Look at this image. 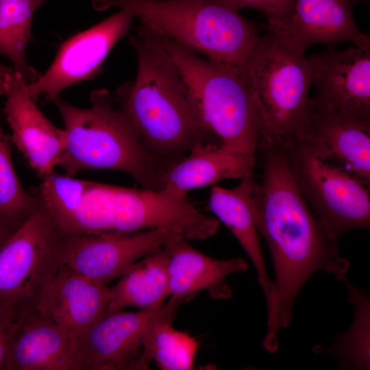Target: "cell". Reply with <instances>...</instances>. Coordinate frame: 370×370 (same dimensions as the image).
I'll list each match as a JSON object with an SVG mask.
<instances>
[{"label": "cell", "mask_w": 370, "mask_h": 370, "mask_svg": "<svg viewBox=\"0 0 370 370\" xmlns=\"http://www.w3.org/2000/svg\"><path fill=\"white\" fill-rule=\"evenodd\" d=\"M258 149L262 178L254 180L251 193L257 229L266 240L274 267V300L264 339L275 343L279 330L290 325L295 299L308 278L324 270L340 280L349 264L301 194L283 144L261 140Z\"/></svg>", "instance_id": "6da1fadb"}, {"label": "cell", "mask_w": 370, "mask_h": 370, "mask_svg": "<svg viewBox=\"0 0 370 370\" xmlns=\"http://www.w3.org/2000/svg\"><path fill=\"white\" fill-rule=\"evenodd\" d=\"M32 192L64 236L160 228L188 240H204L220 225L187 198L164 190L127 188L53 172Z\"/></svg>", "instance_id": "7a4b0ae2"}, {"label": "cell", "mask_w": 370, "mask_h": 370, "mask_svg": "<svg viewBox=\"0 0 370 370\" xmlns=\"http://www.w3.org/2000/svg\"><path fill=\"white\" fill-rule=\"evenodd\" d=\"M129 41L137 58V75L112 94L113 100L131 122L147 151L167 173L196 144L219 142L154 34L140 25Z\"/></svg>", "instance_id": "3957f363"}, {"label": "cell", "mask_w": 370, "mask_h": 370, "mask_svg": "<svg viewBox=\"0 0 370 370\" xmlns=\"http://www.w3.org/2000/svg\"><path fill=\"white\" fill-rule=\"evenodd\" d=\"M82 108L58 96L52 101L62 116L65 150L58 166L73 177L86 170H115L131 175L143 188L159 191L166 173L145 149L131 122L114 103L109 90L90 96Z\"/></svg>", "instance_id": "277c9868"}, {"label": "cell", "mask_w": 370, "mask_h": 370, "mask_svg": "<svg viewBox=\"0 0 370 370\" xmlns=\"http://www.w3.org/2000/svg\"><path fill=\"white\" fill-rule=\"evenodd\" d=\"M94 9L119 7L140 25L186 49L241 69L259 36L255 25L224 0H93Z\"/></svg>", "instance_id": "5b68a950"}, {"label": "cell", "mask_w": 370, "mask_h": 370, "mask_svg": "<svg viewBox=\"0 0 370 370\" xmlns=\"http://www.w3.org/2000/svg\"><path fill=\"white\" fill-rule=\"evenodd\" d=\"M153 34L171 58L205 123L219 143L256 155L262 134L260 114L241 69L201 58L168 38Z\"/></svg>", "instance_id": "8992f818"}, {"label": "cell", "mask_w": 370, "mask_h": 370, "mask_svg": "<svg viewBox=\"0 0 370 370\" xmlns=\"http://www.w3.org/2000/svg\"><path fill=\"white\" fill-rule=\"evenodd\" d=\"M241 71L258 105L260 140L282 142L300 134L312 85L308 58L267 33L258 37Z\"/></svg>", "instance_id": "52a82bcc"}, {"label": "cell", "mask_w": 370, "mask_h": 370, "mask_svg": "<svg viewBox=\"0 0 370 370\" xmlns=\"http://www.w3.org/2000/svg\"><path fill=\"white\" fill-rule=\"evenodd\" d=\"M280 143L301 194L332 240L337 242L348 231L369 227V186L327 160L301 134Z\"/></svg>", "instance_id": "ba28073f"}, {"label": "cell", "mask_w": 370, "mask_h": 370, "mask_svg": "<svg viewBox=\"0 0 370 370\" xmlns=\"http://www.w3.org/2000/svg\"><path fill=\"white\" fill-rule=\"evenodd\" d=\"M63 238L38 200L34 211L0 247V300L34 302L62 266Z\"/></svg>", "instance_id": "9c48e42d"}, {"label": "cell", "mask_w": 370, "mask_h": 370, "mask_svg": "<svg viewBox=\"0 0 370 370\" xmlns=\"http://www.w3.org/2000/svg\"><path fill=\"white\" fill-rule=\"evenodd\" d=\"M308 58L316 88L308 105L370 125V47L330 46Z\"/></svg>", "instance_id": "30bf717a"}, {"label": "cell", "mask_w": 370, "mask_h": 370, "mask_svg": "<svg viewBox=\"0 0 370 370\" xmlns=\"http://www.w3.org/2000/svg\"><path fill=\"white\" fill-rule=\"evenodd\" d=\"M134 18L130 12L121 9L66 40L49 69L27 84L29 97L36 102L43 95L45 101H52L66 88L93 77L115 44L127 34Z\"/></svg>", "instance_id": "8fae6325"}, {"label": "cell", "mask_w": 370, "mask_h": 370, "mask_svg": "<svg viewBox=\"0 0 370 370\" xmlns=\"http://www.w3.org/2000/svg\"><path fill=\"white\" fill-rule=\"evenodd\" d=\"M171 234L153 228L122 234L64 235L62 265L108 285L134 262L163 247Z\"/></svg>", "instance_id": "7c38bea8"}, {"label": "cell", "mask_w": 370, "mask_h": 370, "mask_svg": "<svg viewBox=\"0 0 370 370\" xmlns=\"http://www.w3.org/2000/svg\"><path fill=\"white\" fill-rule=\"evenodd\" d=\"M166 306L106 312L77 339V370H138L145 336Z\"/></svg>", "instance_id": "4fadbf2b"}, {"label": "cell", "mask_w": 370, "mask_h": 370, "mask_svg": "<svg viewBox=\"0 0 370 370\" xmlns=\"http://www.w3.org/2000/svg\"><path fill=\"white\" fill-rule=\"evenodd\" d=\"M6 370H77V340L34 302L18 303L8 338Z\"/></svg>", "instance_id": "5bb4252c"}, {"label": "cell", "mask_w": 370, "mask_h": 370, "mask_svg": "<svg viewBox=\"0 0 370 370\" xmlns=\"http://www.w3.org/2000/svg\"><path fill=\"white\" fill-rule=\"evenodd\" d=\"M27 83L14 71L8 79L4 112L11 141L30 169L41 179L54 172L66 147L64 130L56 127L26 90Z\"/></svg>", "instance_id": "9a60e30c"}, {"label": "cell", "mask_w": 370, "mask_h": 370, "mask_svg": "<svg viewBox=\"0 0 370 370\" xmlns=\"http://www.w3.org/2000/svg\"><path fill=\"white\" fill-rule=\"evenodd\" d=\"M110 288L62 265L44 285L34 303L75 339L108 310Z\"/></svg>", "instance_id": "2e32d148"}, {"label": "cell", "mask_w": 370, "mask_h": 370, "mask_svg": "<svg viewBox=\"0 0 370 370\" xmlns=\"http://www.w3.org/2000/svg\"><path fill=\"white\" fill-rule=\"evenodd\" d=\"M356 0H295L286 25L271 36L299 53L316 43L349 42L370 47L369 36L357 27L352 12Z\"/></svg>", "instance_id": "e0dca14e"}, {"label": "cell", "mask_w": 370, "mask_h": 370, "mask_svg": "<svg viewBox=\"0 0 370 370\" xmlns=\"http://www.w3.org/2000/svg\"><path fill=\"white\" fill-rule=\"evenodd\" d=\"M188 241L181 234L171 233L164 246L169 256V297L182 304L206 291L214 298H229L231 291L227 277L245 272L247 262L240 258L210 257L194 248Z\"/></svg>", "instance_id": "ac0fdd59"}, {"label": "cell", "mask_w": 370, "mask_h": 370, "mask_svg": "<svg viewBox=\"0 0 370 370\" xmlns=\"http://www.w3.org/2000/svg\"><path fill=\"white\" fill-rule=\"evenodd\" d=\"M308 106L300 133L327 160L370 184V125Z\"/></svg>", "instance_id": "d6986e66"}, {"label": "cell", "mask_w": 370, "mask_h": 370, "mask_svg": "<svg viewBox=\"0 0 370 370\" xmlns=\"http://www.w3.org/2000/svg\"><path fill=\"white\" fill-rule=\"evenodd\" d=\"M256 156L214 142L196 144L164 177L162 190L179 198L221 180L253 176Z\"/></svg>", "instance_id": "ffe728a7"}, {"label": "cell", "mask_w": 370, "mask_h": 370, "mask_svg": "<svg viewBox=\"0 0 370 370\" xmlns=\"http://www.w3.org/2000/svg\"><path fill=\"white\" fill-rule=\"evenodd\" d=\"M241 180L239 184L232 189L213 186L208 206L219 221H221L237 239L252 262L264 291L267 314H269L273 304L274 287L266 269L254 219L251 193L254 179L251 176Z\"/></svg>", "instance_id": "44dd1931"}, {"label": "cell", "mask_w": 370, "mask_h": 370, "mask_svg": "<svg viewBox=\"0 0 370 370\" xmlns=\"http://www.w3.org/2000/svg\"><path fill=\"white\" fill-rule=\"evenodd\" d=\"M169 253L164 247L144 256L131 265L110 286V299L107 312L133 307L153 310L164 304L170 295Z\"/></svg>", "instance_id": "7402d4cb"}, {"label": "cell", "mask_w": 370, "mask_h": 370, "mask_svg": "<svg viewBox=\"0 0 370 370\" xmlns=\"http://www.w3.org/2000/svg\"><path fill=\"white\" fill-rule=\"evenodd\" d=\"M164 312L151 325L145 336L138 370L147 369L153 361L164 370H188L194 367L197 341L172 326L178 306L169 297Z\"/></svg>", "instance_id": "603a6c76"}, {"label": "cell", "mask_w": 370, "mask_h": 370, "mask_svg": "<svg viewBox=\"0 0 370 370\" xmlns=\"http://www.w3.org/2000/svg\"><path fill=\"white\" fill-rule=\"evenodd\" d=\"M349 291V301L354 306L350 328L338 334L329 347L317 345L316 353L333 355L344 369H369L370 301L367 292L352 284L346 276L341 280Z\"/></svg>", "instance_id": "cb8c5ba5"}, {"label": "cell", "mask_w": 370, "mask_h": 370, "mask_svg": "<svg viewBox=\"0 0 370 370\" xmlns=\"http://www.w3.org/2000/svg\"><path fill=\"white\" fill-rule=\"evenodd\" d=\"M48 0H0V54L8 58L14 71L27 84L40 74L27 62L25 49L32 38L34 12Z\"/></svg>", "instance_id": "d4e9b609"}, {"label": "cell", "mask_w": 370, "mask_h": 370, "mask_svg": "<svg viewBox=\"0 0 370 370\" xmlns=\"http://www.w3.org/2000/svg\"><path fill=\"white\" fill-rule=\"evenodd\" d=\"M10 141L0 120V215L18 227L36 208L38 199L23 188L16 175Z\"/></svg>", "instance_id": "484cf974"}, {"label": "cell", "mask_w": 370, "mask_h": 370, "mask_svg": "<svg viewBox=\"0 0 370 370\" xmlns=\"http://www.w3.org/2000/svg\"><path fill=\"white\" fill-rule=\"evenodd\" d=\"M231 9L238 12L250 8L262 12L267 19V33L274 34L288 23L295 0H224Z\"/></svg>", "instance_id": "4316f807"}, {"label": "cell", "mask_w": 370, "mask_h": 370, "mask_svg": "<svg viewBox=\"0 0 370 370\" xmlns=\"http://www.w3.org/2000/svg\"><path fill=\"white\" fill-rule=\"evenodd\" d=\"M17 310L18 303L0 300V370H6L8 338Z\"/></svg>", "instance_id": "83f0119b"}, {"label": "cell", "mask_w": 370, "mask_h": 370, "mask_svg": "<svg viewBox=\"0 0 370 370\" xmlns=\"http://www.w3.org/2000/svg\"><path fill=\"white\" fill-rule=\"evenodd\" d=\"M17 227L0 215V247Z\"/></svg>", "instance_id": "f1b7e54d"}, {"label": "cell", "mask_w": 370, "mask_h": 370, "mask_svg": "<svg viewBox=\"0 0 370 370\" xmlns=\"http://www.w3.org/2000/svg\"><path fill=\"white\" fill-rule=\"evenodd\" d=\"M13 72V69L0 64V96L5 95L8 79Z\"/></svg>", "instance_id": "f546056e"}]
</instances>
